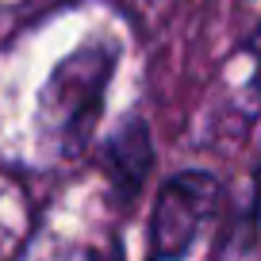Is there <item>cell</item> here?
Here are the masks:
<instances>
[{"label":"cell","instance_id":"cell-1","mask_svg":"<svg viewBox=\"0 0 261 261\" xmlns=\"http://www.w3.org/2000/svg\"><path fill=\"white\" fill-rule=\"evenodd\" d=\"M119 65L112 39H89L50 69L39 92V127L58 154H81L104 112V96Z\"/></svg>","mask_w":261,"mask_h":261},{"label":"cell","instance_id":"cell-2","mask_svg":"<svg viewBox=\"0 0 261 261\" xmlns=\"http://www.w3.org/2000/svg\"><path fill=\"white\" fill-rule=\"evenodd\" d=\"M219 196L223 188L207 169H185L165 180L150 215V257H185L219 207Z\"/></svg>","mask_w":261,"mask_h":261},{"label":"cell","instance_id":"cell-3","mask_svg":"<svg viewBox=\"0 0 261 261\" xmlns=\"http://www.w3.org/2000/svg\"><path fill=\"white\" fill-rule=\"evenodd\" d=\"M100 165H104L112 204L119 212H130L150 180V169H154V135L142 115H127L108 135L104 150H100Z\"/></svg>","mask_w":261,"mask_h":261},{"label":"cell","instance_id":"cell-4","mask_svg":"<svg viewBox=\"0 0 261 261\" xmlns=\"http://www.w3.org/2000/svg\"><path fill=\"white\" fill-rule=\"evenodd\" d=\"M242 46H246V54L253 58V81H250V92L261 100V23H257V31H253L250 39L242 42Z\"/></svg>","mask_w":261,"mask_h":261}]
</instances>
